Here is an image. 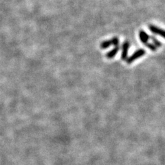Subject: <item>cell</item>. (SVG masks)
I'll use <instances>...</instances> for the list:
<instances>
[{
	"label": "cell",
	"mask_w": 165,
	"mask_h": 165,
	"mask_svg": "<svg viewBox=\"0 0 165 165\" xmlns=\"http://www.w3.org/2000/svg\"><path fill=\"white\" fill-rule=\"evenodd\" d=\"M118 51H119V47L116 46L114 47V48L112 49L111 51H109V52H108L107 53L106 56H107L108 58H112L117 54V53L118 52Z\"/></svg>",
	"instance_id": "5b68a950"
},
{
	"label": "cell",
	"mask_w": 165,
	"mask_h": 165,
	"mask_svg": "<svg viewBox=\"0 0 165 165\" xmlns=\"http://www.w3.org/2000/svg\"><path fill=\"white\" fill-rule=\"evenodd\" d=\"M112 45V43H111V40H106L100 43V48L102 49H107L109 48V47Z\"/></svg>",
	"instance_id": "8992f818"
},
{
	"label": "cell",
	"mask_w": 165,
	"mask_h": 165,
	"mask_svg": "<svg viewBox=\"0 0 165 165\" xmlns=\"http://www.w3.org/2000/svg\"><path fill=\"white\" fill-rule=\"evenodd\" d=\"M130 46V43L129 41H125L124 43L123 44L122 49H123V52L122 54H121V58L123 61H126L127 59V56H128V52H129V49Z\"/></svg>",
	"instance_id": "7a4b0ae2"
},
{
	"label": "cell",
	"mask_w": 165,
	"mask_h": 165,
	"mask_svg": "<svg viewBox=\"0 0 165 165\" xmlns=\"http://www.w3.org/2000/svg\"><path fill=\"white\" fill-rule=\"evenodd\" d=\"M111 43H112V45H114V46H118L119 44V39L118 37H113L111 39Z\"/></svg>",
	"instance_id": "9c48e42d"
},
{
	"label": "cell",
	"mask_w": 165,
	"mask_h": 165,
	"mask_svg": "<svg viewBox=\"0 0 165 165\" xmlns=\"http://www.w3.org/2000/svg\"><path fill=\"white\" fill-rule=\"evenodd\" d=\"M150 39L152 40L153 43L156 47H161V46H162V43H161L160 41H158V39H157L155 37H153V36H150Z\"/></svg>",
	"instance_id": "52a82bcc"
},
{
	"label": "cell",
	"mask_w": 165,
	"mask_h": 165,
	"mask_svg": "<svg viewBox=\"0 0 165 165\" xmlns=\"http://www.w3.org/2000/svg\"><path fill=\"white\" fill-rule=\"evenodd\" d=\"M146 53V51L144 50V49H142L140 48L139 50H138L137 51H136L133 54L132 56H129V57L127 58V59L126 60V61L127 63H132L134 61L138 59V58H139L140 57H142V56H144V55Z\"/></svg>",
	"instance_id": "6da1fadb"
},
{
	"label": "cell",
	"mask_w": 165,
	"mask_h": 165,
	"mask_svg": "<svg viewBox=\"0 0 165 165\" xmlns=\"http://www.w3.org/2000/svg\"><path fill=\"white\" fill-rule=\"evenodd\" d=\"M145 45L148 48L150 49L151 51H156V50H157V47L155 46V45L153 44V43L148 42L147 43H146Z\"/></svg>",
	"instance_id": "ba28073f"
},
{
	"label": "cell",
	"mask_w": 165,
	"mask_h": 165,
	"mask_svg": "<svg viewBox=\"0 0 165 165\" xmlns=\"http://www.w3.org/2000/svg\"><path fill=\"white\" fill-rule=\"evenodd\" d=\"M149 30H151V32L155 35H160L161 37H164V30L161 28H158V26H155L154 25H149Z\"/></svg>",
	"instance_id": "3957f363"
},
{
	"label": "cell",
	"mask_w": 165,
	"mask_h": 165,
	"mask_svg": "<svg viewBox=\"0 0 165 165\" xmlns=\"http://www.w3.org/2000/svg\"><path fill=\"white\" fill-rule=\"evenodd\" d=\"M139 37H140V41H141V42L145 45L146 44V43H147L148 42H149V40L150 39V36L148 35V34L146 33L145 31H144V30H140Z\"/></svg>",
	"instance_id": "277c9868"
}]
</instances>
